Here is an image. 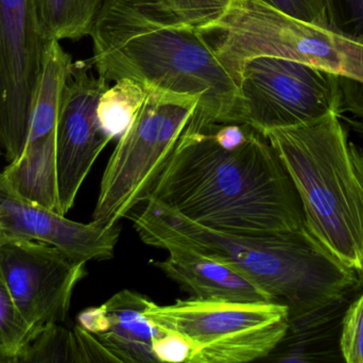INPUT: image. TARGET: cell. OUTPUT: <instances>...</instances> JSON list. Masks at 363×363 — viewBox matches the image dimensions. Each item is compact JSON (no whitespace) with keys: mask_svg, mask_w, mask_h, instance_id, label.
<instances>
[{"mask_svg":"<svg viewBox=\"0 0 363 363\" xmlns=\"http://www.w3.org/2000/svg\"><path fill=\"white\" fill-rule=\"evenodd\" d=\"M277 10L313 25L328 28L325 0H262Z\"/></svg>","mask_w":363,"mask_h":363,"instance_id":"603a6c76","label":"cell"},{"mask_svg":"<svg viewBox=\"0 0 363 363\" xmlns=\"http://www.w3.org/2000/svg\"><path fill=\"white\" fill-rule=\"evenodd\" d=\"M89 36L91 64L106 82L131 78L146 89L198 96L194 117L233 123L238 87L204 36L167 0H104Z\"/></svg>","mask_w":363,"mask_h":363,"instance_id":"7a4b0ae2","label":"cell"},{"mask_svg":"<svg viewBox=\"0 0 363 363\" xmlns=\"http://www.w3.org/2000/svg\"><path fill=\"white\" fill-rule=\"evenodd\" d=\"M1 153H1V151H0V155H1Z\"/></svg>","mask_w":363,"mask_h":363,"instance_id":"4316f807","label":"cell"},{"mask_svg":"<svg viewBox=\"0 0 363 363\" xmlns=\"http://www.w3.org/2000/svg\"><path fill=\"white\" fill-rule=\"evenodd\" d=\"M131 219L147 245H183L238 271L270 302L287 307L289 326L363 289L358 275L328 253L305 225L259 236L230 234L189 221L152 200Z\"/></svg>","mask_w":363,"mask_h":363,"instance_id":"3957f363","label":"cell"},{"mask_svg":"<svg viewBox=\"0 0 363 363\" xmlns=\"http://www.w3.org/2000/svg\"><path fill=\"white\" fill-rule=\"evenodd\" d=\"M351 147V146H350ZM352 156H353V160L354 162H355L356 168H357L358 174H359L360 178L362 179L363 181V166L362 164V162L359 161V160L357 159V157H356L355 155H354L353 151H352L351 149ZM360 281H362V287H363V278L360 279Z\"/></svg>","mask_w":363,"mask_h":363,"instance_id":"484cf974","label":"cell"},{"mask_svg":"<svg viewBox=\"0 0 363 363\" xmlns=\"http://www.w3.org/2000/svg\"><path fill=\"white\" fill-rule=\"evenodd\" d=\"M121 134L100 183L93 223L111 228L130 217L151 191L200 104L198 96L149 87Z\"/></svg>","mask_w":363,"mask_h":363,"instance_id":"5b68a950","label":"cell"},{"mask_svg":"<svg viewBox=\"0 0 363 363\" xmlns=\"http://www.w3.org/2000/svg\"><path fill=\"white\" fill-rule=\"evenodd\" d=\"M45 42L35 0H0V151L9 163L25 144Z\"/></svg>","mask_w":363,"mask_h":363,"instance_id":"30bf717a","label":"cell"},{"mask_svg":"<svg viewBox=\"0 0 363 363\" xmlns=\"http://www.w3.org/2000/svg\"><path fill=\"white\" fill-rule=\"evenodd\" d=\"M72 64V55L62 47L60 40L47 42L30 102L23 146L55 139L57 117Z\"/></svg>","mask_w":363,"mask_h":363,"instance_id":"9a60e30c","label":"cell"},{"mask_svg":"<svg viewBox=\"0 0 363 363\" xmlns=\"http://www.w3.org/2000/svg\"><path fill=\"white\" fill-rule=\"evenodd\" d=\"M199 31L236 85L245 62L262 55L345 76V36L290 16L262 0H230L219 18Z\"/></svg>","mask_w":363,"mask_h":363,"instance_id":"8992f818","label":"cell"},{"mask_svg":"<svg viewBox=\"0 0 363 363\" xmlns=\"http://www.w3.org/2000/svg\"><path fill=\"white\" fill-rule=\"evenodd\" d=\"M340 114L328 113L264 134L300 196L305 226L338 261L363 278V181Z\"/></svg>","mask_w":363,"mask_h":363,"instance_id":"277c9868","label":"cell"},{"mask_svg":"<svg viewBox=\"0 0 363 363\" xmlns=\"http://www.w3.org/2000/svg\"><path fill=\"white\" fill-rule=\"evenodd\" d=\"M345 49H347V61L343 77L363 85V44L347 38Z\"/></svg>","mask_w":363,"mask_h":363,"instance_id":"d4e9b609","label":"cell"},{"mask_svg":"<svg viewBox=\"0 0 363 363\" xmlns=\"http://www.w3.org/2000/svg\"><path fill=\"white\" fill-rule=\"evenodd\" d=\"M153 351L157 362L169 363H188L191 355V347L178 335L164 332L153 341Z\"/></svg>","mask_w":363,"mask_h":363,"instance_id":"cb8c5ba5","label":"cell"},{"mask_svg":"<svg viewBox=\"0 0 363 363\" xmlns=\"http://www.w3.org/2000/svg\"><path fill=\"white\" fill-rule=\"evenodd\" d=\"M33 338L0 274V363H18Z\"/></svg>","mask_w":363,"mask_h":363,"instance_id":"d6986e66","label":"cell"},{"mask_svg":"<svg viewBox=\"0 0 363 363\" xmlns=\"http://www.w3.org/2000/svg\"><path fill=\"white\" fill-rule=\"evenodd\" d=\"M91 68V60L74 62L57 117L55 179L57 211L63 215L74 206L94 163L112 141L97 115L100 96L110 83L96 77Z\"/></svg>","mask_w":363,"mask_h":363,"instance_id":"8fae6325","label":"cell"},{"mask_svg":"<svg viewBox=\"0 0 363 363\" xmlns=\"http://www.w3.org/2000/svg\"><path fill=\"white\" fill-rule=\"evenodd\" d=\"M101 94L97 115L102 129L111 139L121 138L146 100V87L131 78L114 81Z\"/></svg>","mask_w":363,"mask_h":363,"instance_id":"e0dca14e","label":"cell"},{"mask_svg":"<svg viewBox=\"0 0 363 363\" xmlns=\"http://www.w3.org/2000/svg\"><path fill=\"white\" fill-rule=\"evenodd\" d=\"M147 317L160 330L191 347L188 363H247L266 359L289 327L287 307L273 302L180 300L167 306L150 300Z\"/></svg>","mask_w":363,"mask_h":363,"instance_id":"52a82bcc","label":"cell"},{"mask_svg":"<svg viewBox=\"0 0 363 363\" xmlns=\"http://www.w3.org/2000/svg\"><path fill=\"white\" fill-rule=\"evenodd\" d=\"M104 0H35L38 26L45 42L89 36L91 23Z\"/></svg>","mask_w":363,"mask_h":363,"instance_id":"2e32d148","label":"cell"},{"mask_svg":"<svg viewBox=\"0 0 363 363\" xmlns=\"http://www.w3.org/2000/svg\"><path fill=\"white\" fill-rule=\"evenodd\" d=\"M85 266L52 245L0 237V274L33 337L66 321Z\"/></svg>","mask_w":363,"mask_h":363,"instance_id":"9c48e42d","label":"cell"},{"mask_svg":"<svg viewBox=\"0 0 363 363\" xmlns=\"http://www.w3.org/2000/svg\"><path fill=\"white\" fill-rule=\"evenodd\" d=\"M165 260L155 262L168 278L198 300L270 302L253 283L232 266L183 245L167 244Z\"/></svg>","mask_w":363,"mask_h":363,"instance_id":"5bb4252c","label":"cell"},{"mask_svg":"<svg viewBox=\"0 0 363 363\" xmlns=\"http://www.w3.org/2000/svg\"><path fill=\"white\" fill-rule=\"evenodd\" d=\"M340 352L343 362L363 363V290L352 300L343 315Z\"/></svg>","mask_w":363,"mask_h":363,"instance_id":"ffe728a7","label":"cell"},{"mask_svg":"<svg viewBox=\"0 0 363 363\" xmlns=\"http://www.w3.org/2000/svg\"><path fill=\"white\" fill-rule=\"evenodd\" d=\"M237 87L233 123L247 124L262 136L343 112L341 76L303 62L254 58L242 66Z\"/></svg>","mask_w":363,"mask_h":363,"instance_id":"ba28073f","label":"cell"},{"mask_svg":"<svg viewBox=\"0 0 363 363\" xmlns=\"http://www.w3.org/2000/svg\"><path fill=\"white\" fill-rule=\"evenodd\" d=\"M85 363L81 326L50 324L30 341L18 363Z\"/></svg>","mask_w":363,"mask_h":363,"instance_id":"ac0fdd59","label":"cell"},{"mask_svg":"<svg viewBox=\"0 0 363 363\" xmlns=\"http://www.w3.org/2000/svg\"><path fill=\"white\" fill-rule=\"evenodd\" d=\"M121 229L78 223L53 209L28 200L15 191L0 173V237L25 239L52 245L74 259L110 260Z\"/></svg>","mask_w":363,"mask_h":363,"instance_id":"7c38bea8","label":"cell"},{"mask_svg":"<svg viewBox=\"0 0 363 363\" xmlns=\"http://www.w3.org/2000/svg\"><path fill=\"white\" fill-rule=\"evenodd\" d=\"M150 298L123 290L102 306L79 315V325L96 337L121 363H159L153 341L163 335L146 315Z\"/></svg>","mask_w":363,"mask_h":363,"instance_id":"4fadbf2b","label":"cell"},{"mask_svg":"<svg viewBox=\"0 0 363 363\" xmlns=\"http://www.w3.org/2000/svg\"><path fill=\"white\" fill-rule=\"evenodd\" d=\"M330 30L363 44V0H325Z\"/></svg>","mask_w":363,"mask_h":363,"instance_id":"44dd1931","label":"cell"},{"mask_svg":"<svg viewBox=\"0 0 363 363\" xmlns=\"http://www.w3.org/2000/svg\"><path fill=\"white\" fill-rule=\"evenodd\" d=\"M209 124L191 117L148 200L230 234L302 228L300 196L266 136L255 130L247 142L228 148L215 140Z\"/></svg>","mask_w":363,"mask_h":363,"instance_id":"6da1fadb","label":"cell"},{"mask_svg":"<svg viewBox=\"0 0 363 363\" xmlns=\"http://www.w3.org/2000/svg\"><path fill=\"white\" fill-rule=\"evenodd\" d=\"M167 1L182 21L201 30L223 14L230 0H167Z\"/></svg>","mask_w":363,"mask_h":363,"instance_id":"7402d4cb","label":"cell"}]
</instances>
